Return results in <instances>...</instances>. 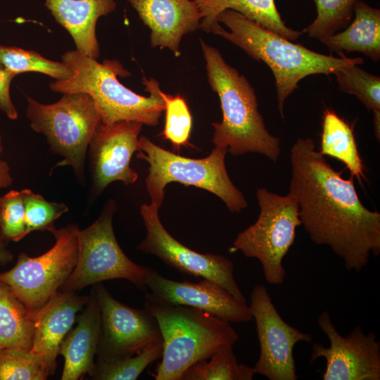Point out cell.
<instances>
[{
	"label": "cell",
	"mask_w": 380,
	"mask_h": 380,
	"mask_svg": "<svg viewBox=\"0 0 380 380\" xmlns=\"http://www.w3.org/2000/svg\"><path fill=\"white\" fill-rule=\"evenodd\" d=\"M290 159L289 192L296 198L301 225L315 243L341 258L348 271L360 272L372 255L380 254V213L362 204L353 177L343 178L311 138H298Z\"/></svg>",
	"instance_id": "1"
},
{
	"label": "cell",
	"mask_w": 380,
	"mask_h": 380,
	"mask_svg": "<svg viewBox=\"0 0 380 380\" xmlns=\"http://www.w3.org/2000/svg\"><path fill=\"white\" fill-rule=\"evenodd\" d=\"M211 32L234 44L250 57L263 61L275 79L277 107L284 118V103L298 87V82L315 74H334L342 68L361 65L363 58H350L315 52L274 33L231 9L222 11Z\"/></svg>",
	"instance_id": "2"
},
{
	"label": "cell",
	"mask_w": 380,
	"mask_h": 380,
	"mask_svg": "<svg viewBox=\"0 0 380 380\" xmlns=\"http://www.w3.org/2000/svg\"><path fill=\"white\" fill-rule=\"evenodd\" d=\"M200 44L208 82L219 96L222 113V121L212 123V142L215 146L227 147V152L234 156L257 153L276 162L281 152L280 139L267 131L254 89L217 49L203 39Z\"/></svg>",
	"instance_id": "3"
},
{
	"label": "cell",
	"mask_w": 380,
	"mask_h": 380,
	"mask_svg": "<svg viewBox=\"0 0 380 380\" xmlns=\"http://www.w3.org/2000/svg\"><path fill=\"white\" fill-rule=\"evenodd\" d=\"M62 62L70 67L73 75L64 80H56L50 89L62 94L84 92L92 98L103 124L119 121H134L148 126H156L165 104L159 83L154 79L142 78L148 96L139 95L124 86L118 76L130 73L115 60L102 63L77 50L62 55Z\"/></svg>",
	"instance_id": "4"
},
{
	"label": "cell",
	"mask_w": 380,
	"mask_h": 380,
	"mask_svg": "<svg viewBox=\"0 0 380 380\" xmlns=\"http://www.w3.org/2000/svg\"><path fill=\"white\" fill-rule=\"evenodd\" d=\"M144 308L156 319L162 335L163 355L156 380H181L194 363L210 357L239 338L230 322L189 306L163 301L146 293Z\"/></svg>",
	"instance_id": "5"
},
{
	"label": "cell",
	"mask_w": 380,
	"mask_h": 380,
	"mask_svg": "<svg viewBox=\"0 0 380 380\" xmlns=\"http://www.w3.org/2000/svg\"><path fill=\"white\" fill-rule=\"evenodd\" d=\"M227 150L226 146H215L207 157L194 159L167 151L146 137H140L137 157L149 164L145 184L150 204L160 208L165 187L177 182L208 191L219 197L232 213H240L248 203L228 175L225 165Z\"/></svg>",
	"instance_id": "6"
},
{
	"label": "cell",
	"mask_w": 380,
	"mask_h": 380,
	"mask_svg": "<svg viewBox=\"0 0 380 380\" xmlns=\"http://www.w3.org/2000/svg\"><path fill=\"white\" fill-rule=\"evenodd\" d=\"M27 99L26 116L31 128L45 135L52 152L63 157L52 170L70 165L83 182L87 149L101 122L91 96L84 92L66 93L51 104Z\"/></svg>",
	"instance_id": "7"
},
{
	"label": "cell",
	"mask_w": 380,
	"mask_h": 380,
	"mask_svg": "<svg viewBox=\"0 0 380 380\" xmlns=\"http://www.w3.org/2000/svg\"><path fill=\"white\" fill-rule=\"evenodd\" d=\"M256 198L260 207L256 222L239 233L229 251H239L247 258L258 260L266 281L281 284L286 276L282 260L302 224L298 205L291 193L281 196L265 188L257 190Z\"/></svg>",
	"instance_id": "8"
},
{
	"label": "cell",
	"mask_w": 380,
	"mask_h": 380,
	"mask_svg": "<svg viewBox=\"0 0 380 380\" xmlns=\"http://www.w3.org/2000/svg\"><path fill=\"white\" fill-rule=\"evenodd\" d=\"M116 203L108 201L99 217L88 227L79 231L76 265L60 289L74 291L114 279H125L140 290L147 289V267L132 261L120 247L113 228Z\"/></svg>",
	"instance_id": "9"
},
{
	"label": "cell",
	"mask_w": 380,
	"mask_h": 380,
	"mask_svg": "<svg viewBox=\"0 0 380 380\" xmlns=\"http://www.w3.org/2000/svg\"><path fill=\"white\" fill-rule=\"evenodd\" d=\"M79 231L76 224L53 228L50 232L56 242L50 250L34 258L22 253L13 268L0 273V281L32 313L59 291L73 271L78 257Z\"/></svg>",
	"instance_id": "10"
},
{
	"label": "cell",
	"mask_w": 380,
	"mask_h": 380,
	"mask_svg": "<svg viewBox=\"0 0 380 380\" xmlns=\"http://www.w3.org/2000/svg\"><path fill=\"white\" fill-rule=\"evenodd\" d=\"M159 208L143 204L140 213L146 229L145 239L137 248L160 258L179 272L210 280L229 291L239 301L247 303L234 276L232 260L221 255L201 253L184 246L162 224Z\"/></svg>",
	"instance_id": "11"
},
{
	"label": "cell",
	"mask_w": 380,
	"mask_h": 380,
	"mask_svg": "<svg viewBox=\"0 0 380 380\" xmlns=\"http://www.w3.org/2000/svg\"><path fill=\"white\" fill-rule=\"evenodd\" d=\"M94 285L101 317L96 363L132 356L148 345L163 341L158 323L148 310L117 300L101 282Z\"/></svg>",
	"instance_id": "12"
},
{
	"label": "cell",
	"mask_w": 380,
	"mask_h": 380,
	"mask_svg": "<svg viewBox=\"0 0 380 380\" xmlns=\"http://www.w3.org/2000/svg\"><path fill=\"white\" fill-rule=\"evenodd\" d=\"M260 346L255 374L270 380H296L293 348L300 341L311 343L312 336L286 323L273 304L267 289L255 285L248 305Z\"/></svg>",
	"instance_id": "13"
},
{
	"label": "cell",
	"mask_w": 380,
	"mask_h": 380,
	"mask_svg": "<svg viewBox=\"0 0 380 380\" xmlns=\"http://www.w3.org/2000/svg\"><path fill=\"white\" fill-rule=\"evenodd\" d=\"M317 324L327 335L330 346L312 344L310 363L317 358L326 360L323 380H379L380 342L374 331L367 334L356 326L346 336L336 329L327 310L317 318Z\"/></svg>",
	"instance_id": "14"
},
{
	"label": "cell",
	"mask_w": 380,
	"mask_h": 380,
	"mask_svg": "<svg viewBox=\"0 0 380 380\" xmlns=\"http://www.w3.org/2000/svg\"><path fill=\"white\" fill-rule=\"evenodd\" d=\"M142 126L126 120L99 124L89 145L92 191L96 195L115 181L125 185L136 182L138 175L130 167V160L139 150Z\"/></svg>",
	"instance_id": "15"
},
{
	"label": "cell",
	"mask_w": 380,
	"mask_h": 380,
	"mask_svg": "<svg viewBox=\"0 0 380 380\" xmlns=\"http://www.w3.org/2000/svg\"><path fill=\"white\" fill-rule=\"evenodd\" d=\"M145 284L157 298L175 305L189 306L233 323L253 319L248 305L236 299L217 284L203 279L198 283L175 281L148 267Z\"/></svg>",
	"instance_id": "16"
},
{
	"label": "cell",
	"mask_w": 380,
	"mask_h": 380,
	"mask_svg": "<svg viewBox=\"0 0 380 380\" xmlns=\"http://www.w3.org/2000/svg\"><path fill=\"white\" fill-rule=\"evenodd\" d=\"M89 296L58 291L34 313V334L30 351L43 363L50 375L56 368L60 346Z\"/></svg>",
	"instance_id": "17"
},
{
	"label": "cell",
	"mask_w": 380,
	"mask_h": 380,
	"mask_svg": "<svg viewBox=\"0 0 380 380\" xmlns=\"http://www.w3.org/2000/svg\"><path fill=\"white\" fill-rule=\"evenodd\" d=\"M151 30V47L167 48L178 57L183 35L200 28L201 14L194 0H127Z\"/></svg>",
	"instance_id": "18"
},
{
	"label": "cell",
	"mask_w": 380,
	"mask_h": 380,
	"mask_svg": "<svg viewBox=\"0 0 380 380\" xmlns=\"http://www.w3.org/2000/svg\"><path fill=\"white\" fill-rule=\"evenodd\" d=\"M101 335V317L94 289L76 327L63 339L58 351L64 358L61 380H78L95 369Z\"/></svg>",
	"instance_id": "19"
},
{
	"label": "cell",
	"mask_w": 380,
	"mask_h": 380,
	"mask_svg": "<svg viewBox=\"0 0 380 380\" xmlns=\"http://www.w3.org/2000/svg\"><path fill=\"white\" fill-rule=\"evenodd\" d=\"M44 5L71 35L77 51L92 58L99 56L96 22L115 11V0H45Z\"/></svg>",
	"instance_id": "20"
},
{
	"label": "cell",
	"mask_w": 380,
	"mask_h": 380,
	"mask_svg": "<svg viewBox=\"0 0 380 380\" xmlns=\"http://www.w3.org/2000/svg\"><path fill=\"white\" fill-rule=\"evenodd\" d=\"M201 14L200 28L205 32L219 23L217 15L231 9L254 20L267 30L290 41L297 39L302 31L288 27L281 19L274 0H194Z\"/></svg>",
	"instance_id": "21"
},
{
	"label": "cell",
	"mask_w": 380,
	"mask_h": 380,
	"mask_svg": "<svg viewBox=\"0 0 380 380\" xmlns=\"http://www.w3.org/2000/svg\"><path fill=\"white\" fill-rule=\"evenodd\" d=\"M355 18L343 32L320 40L330 51H357L370 59H380V10L361 0L354 4Z\"/></svg>",
	"instance_id": "22"
},
{
	"label": "cell",
	"mask_w": 380,
	"mask_h": 380,
	"mask_svg": "<svg viewBox=\"0 0 380 380\" xmlns=\"http://www.w3.org/2000/svg\"><path fill=\"white\" fill-rule=\"evenodd\" d=\"M34 334V313L0 281V351L30 350Z\"/></svg>",
	"instance_id": "23"
},
{
	"label": "cell",
	"mask_w": 380,
	"mask_h": 380,
	"mask_svg": "<svg viewBox=\"0 0 380 380\" xmlns=\"http://www.w3.org/2000/svg\"><path fill=\"white\" fill-rule=\"evenodd\" d=\"M319 153L343 163L360 182L365 177L353 128L334 110L324 111Z\"/></svg>",
	"instance_id": "24"
},
{
	"label": "cell",
	"mask_w": 380,
	"mask_h": 380,
	"mask_svg": "<svg viewBox=\"0 0 380 380\" xmlns=\"http://www.w3.org/2000/svg\"><path fill=\"white\" fill-rule=\"evenodd\" d=\"M231 345L224 346L210 357L188 367L181 380H251L253 367L238 363Z\"/></svg>",
	"instance_id": "25"
},
{
	"label": "cell",
	"mask_w": 380,
	"mask_h": 380,
	"mask_svg": "<svg viewBox=\"0 0 380 380\" xmlns=\"http://www.w3.org/2000/svg\"><path fill=\"white\" fill-rule=\"evenodd\" d=\"M339 89L355 96L374 113V133L380 139V77L364 70L358 65L342 68L334 73Z\"/></svg>",
	"instance_id": "26"
},
{
	"label": "cell",
	"mask_w": 380,
	"mask_h": 380,
	"mask_svg": "<svg viewBox=\"0 0 380 380\" xmlns=\"http://www.w3.org/2000/svg\"><path fill=\"white\" fill-rule=\"evenodd\" d=\"M0 63L18 75L35 72L45 74L56 80H64L73 75L72 69L63 62L49 60L33 51L0 45Z\"/></svg>",
	"instance_id": "27"
},
{
	"label": "cell",
	"mask_w": 380,
	"mask_h": 380,
	"mask_svg": "<svg viewBox=\"0 0 380 380\" xmlns=\"http://www.w3.org/2000/svg\"><path fill=\"white\" fill-rule=\"evenodd\" d=\"M163 341L151 343L132 356L111 362L95 364L89 376L99 380H135L152 362L163 355Z\"/></svg>",
	"instance_id": "28"
},
{
	"label": "cell",
	"mask_w": 380,
	"mask_h": 380,
	"mask_svg": "<svg viewBox=\"0 0 380 380\" xmlns=\"http://www.w3.org/2000/svg\"><path fill=\"white\" fill-rule=\"evenodd\" d=\"M313 1L316 6L317 17L302 32L320 41L348 25L357 0Z\"/></svg>",
	"instance_id": "29"
},
{
	"label": "cell",
	"mask_w": 380,
	"mask_h": 380,
	"mask_svg": "<svg viewBox=\"0 0 380 380\" xmlns=\"http://www.w3.org/2000/svg\"><path fill=\"white\" fill-rule=\"evenodd\" d=\"M165 104V120L160 136L170 141L175 150L181 146H191L189 140L191 134L192 118L185 99L177 94L171 96L161 91Z\"/></svg>",
	"instance_id": "30"
},
{
	"label": "cell",
	"mask_w": 380,
	"mask_h": 380,
	"mask_svg": "<svg viewBox=\"0 0 380 380\" xmlns=\"http://www.w3.org/2000/svg\"><path fill=\"white\" fill-rule=\"evenodd\" d=\"M50 376L30 350L0 351V380H45Z\"/></svg>",
	"instance_id": "31"
},
{
	"label": "cell",
	"mask_w": 380,
	"mask_h": 380,
	"mask_svg": "<svg viewBox=\"0 0 380 380\" xmlns=\"http://www.w3.org/2000/svg\"><path fill=\"white\" fill-rule=\"evenodd\" d=\"M25 189L1 196L0 234L6 241H19L28 234L25 221Z\"/></svg>",
	"instance_id": "32"
},
{
	"label": "cell",
	"mask_w": 380,
	"mask_h": 380,
	"mask_svg": "<svg viewBox=\"0 0 380 380\" xmlns=\"http://www.w3.org/2000/svg\"><path fill=\"white\" fill-rule=\"evenodd\" d=\"M25 189V205L27 231L51 232L54 222L63 213L68 211V207L63 203L46 201L32 190Z\"/></svg>",
	"instance_id": "33"
},
{
	"label": "cell",
	"mask_w": 380,
	"mask_h": 380,
	"mask_svg": "<svg viewBox=\"0 0 380 380\" xmlns=\"http://www.w3.org/2000/svg\"><path fill=\"white\" fill-rule=\"evenodd\" d=\"M16 75L0 63V109L11 120H15L18 118L17 110L10 96V85L12 80Z\"/></svg>",
	"instance_id": "34"
},
{
	"label": "cell",
	"mask_w": 380,
	"mask_h": 380,
	"mask_svg": "<svg viewBox=\"0 0 380 380\" xmlns=\"http://www.w3.org/2000/svg\"><path fill=\"white\" fill-rule=\"evenodd\" d=\"M13 182V178L11 175L8 164L4 161L0 160V189L11 186ZM1 201V196H0ZM1 235V234H0Z\"/></svg>",
	"instance_id": "35"
},
{
	"label": "cell",
	"mask_w": 380,
	"mask_h": 380,
	"mask_svg": "<svg viewBox=\"0 0 380 380\" xmlns=\"http://www.w3.org/2000/svg\"><path fill=\"white\" fill-rule=\"evenodd\" d=\"M5 239L0 235V265H5L13 260V255L6 248Z\"/></svg>",
	"instance_id": "36"
},
{
	"label": "cell",
	"mask_w": 380,
	"mask_h": 380,
	"mask_svg": "<svg viewBox=\"0 0 380 380\" xmlns=\"http://www.w3.org/2000/svg\"><path fill=\"white\" fill-rule=\"evenodd\" d=\"M2 151H3L2 138H1V136L0 135V160H1V154L2 153Z\"/></svg>",
	"instance_id": "37"
}]
</instances>
